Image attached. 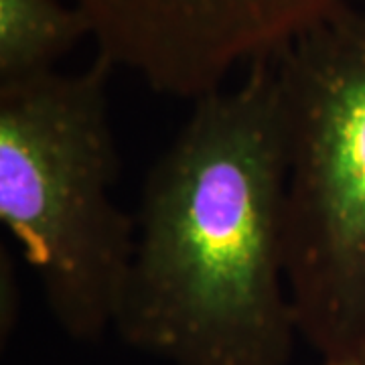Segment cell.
I'll list each match as a JSON object with an SVG mask.
<instances>
[{"label":"cell","instance_id":"cell-4","mask_svg":"<svg viewBox=\"0 0 365 365\" xmlns=\"http://www.w3.org/2000/svg\"><path fill=\"white\" fill-rule=\"evenodd\" d=\"M114 69L197 102L237 69L270 59L347 0H71Z\"/></svg>","mask_w":365,"mask_h":365},{"label":"cell","instance_id":"cell-3","mask_svg":"<svg viewBox=\"0 0 365 365\" xmlns=\"http://www.w3.org/2000/svg\"><path fill=\"white\" fill-rule=\"evenodd\" d=\"M272 59L287 144V282L323 359L365 353V11L343 2Z\"/></svg>","mask_w":365,"mask_h":365},{"label":"cell","instance_id":"cell-5","mask_svg":"<svg viewBox=\"0 0 365 365\" xmlns=\"http://www.w3.org/2000/svg\"><path fill=\"white\" fill-rule=\"evenodd\" d=\"M88 37L90 23L71 0H0V83L57 71Z\"/></svg>","mask_w":365,"mask_h":365},{"label":"cell","instance_id":"cell-1","mask_svg":"<svg viewBox=\"0 0 365 365\" xmlns=\"http://www.w3.org/2000/svg\"><path fill=\"white\" fill-rule=\"evenodd\" d=\"M114 329L170 365H287V144L272 59L193 102L134 213Z\"/></svg>","mask_w":365,"mask_h":365},{"label":"cell","instance_id":"cell-6","mask_svg":"<svg viewBox=\"0 0 365 365\" xmlns=\"http://www.w3.org/2000/svg\"><path fill=\"white\" fill-rule=\"evenodd\" d=\"M323 365H365V353L364 355H347V357L323 359Z\"/></svg>","mask_w":365,"mask_h":365},{"label":"cell","instance_id":"cell-2","mask_svg":"<svg viewBox=\"0 0 365 365\" xmlns=\"http://www.w3.org/2000/svg\"><path fill=\"white\" fill-rule=\"evenodd\" d=\"M112 71L96 55L81 71L0 83V222L76 341L114 327L136 244L114 197Z\"/></svg>","mask_w":365,"mask_h":365}]
</instances>
